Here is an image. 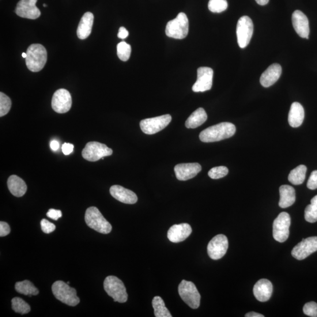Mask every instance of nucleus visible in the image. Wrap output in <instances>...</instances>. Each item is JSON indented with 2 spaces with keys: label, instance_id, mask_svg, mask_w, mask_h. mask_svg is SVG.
I'll list each match as a JSON object with an SVG mask.
<instances>
[{
  "label": "nucleus",
  "instance_id": "nucleus-1",
  "mask_svg": "<svg viewBox=\"0 0 317 317\" xmlns=\"http://www.w3.org/2000/svg\"><path fill=\"white\" fill-rule=\"evenodd\" d=\"M235 124L230 122H221L207 128L200 134L199 138L203 142H214L224 140L235 134Z\"/></svg>",
  "mask_w": 317,
  "mask_h": 317
},
{
  "label": "nucleus",
  "instance_id": "nucleus-2",
  "mask_svg": "<svg viewBox=\"0 0 317 317\" xmlns=\"http://www.w3.org/2000/svg\"><path fill=\"white\" fill-rule=\"evenodd\" d=\"M25 62L29 70L37 73L42 70L47 61V52L43 45L34 44L26 52Z\"/></svg>",
  "mask_w": 317,
  "mask_h": 317
},
{
  "label": "nucleus",
  "instance_id": "nucleus-3",
  "mask_svg": "<svg viewBox=\"0 0 317 317\" xmlns=\"http://www.w3.org/2000/svg\"><path fill=\"white\" fill-rule=\"evenodd\" d=\"M52 291L56 299L69 306H76L80 302L77 291L62 281H56L52 286Z\"/></svg>",
  "mask_w": 317,
  "mask_h": 317
},
{
  "label": "nucleus",
  "instance_id": "nucleus-4",
  "mask_svg": "<svg viewBox=\"0 0 317 317\" xmlns=\"http://www.w3.org/2000/svg\"><path fill=\"white\" fill-rule=\"evenodd\" d=\"M85 220L90 228L100 233L107 235L112 231L111 225L96 207H90L86 210Z\"/></svg>",
  "mask_w": 317,
  "mask_h": 317
},
{
  "label": "nucleus",
  "instance_id": "nucleus-5",
  "mask_svg": "<svg viewBox=\"0 0 317 317\" xmlns=\"http://www.w3.org/2000/svg\"><path fill=\"white\" fill-rule=\"evenodd\" d=\"M166 35L173 39L182 40L188 33V20L186 14L180 13L176 18L168 22L166 26Z\"/></svg>",
  "mask_w": 317,
  "mask_h": 317
},
{
  "label": "nucleus",
  "instance_id": "nucleus-6",
  "mask_svg": "<svg viewBox=\"0 0 317 317\" xmlns=\"http://www.w3.org/2000/svg\"><path fill=\"white\" fill-rule=\"evenodd\" d=\"M105 292L114 299L120 303H126L128 300V294L123 282L115 276H108L104 282Z\"/></svg>",
  "mask_w": 317,
  "mask_h": 317
},
{
  "label": "nucleus",
  "instance_id": "nucleus-7",
  "mask_svg": "<svg viewBox=\"0 0 317 317\" xmlns=\"http://www.w3.org/2000/svg\"><path fill=\"white\" fill-rule=\"evenodd\" d=\"M179 296L185 303L193 309L199 308L201 304V294L194 282L182 280L178 288Z\"/></svg>",
  "mask_w": 317,
  "mask_h": 317
},
{
  "label": "nucleus",
  "instance_id": "nucleus-8",
  "mask_svg": "<svg viewBox=\"0 0 317 317\" xmlns=\"http://www.w3.org/2000/svg\"><path fill=\"white\" fill-rule=\"evenodd\" d=\"M112 149L98 142H90L86 145L82 152V156L90 162H96L106 156L112 155Z\"/></svg>",
  "mask_w": 317,
  "mask_h": 317
},
{
  "label": "nucleus",
  "instance_id": "nucleus-9",
  "mask_svg": "<svg viewBox=\"0 0 317 317\" xmlns=\"http://www.w3.org/2000/svg\"><path fill=\"white\" fill-rule=\"evenodd\" d=\"M253 30V23L250 17L243 16L238 21L236 34L238 44L241 48H246L250 43Z\"/></svg>",
  "mask_w": 317,
  "mask_h": 317
},
{
  "label": "nucleus",
  "instance_id": "nucleus-10",
  "mask_svg": "<svg viewBox=\"0 0 317 317\" xmlns=\"http://www.w3.org/2000/svg\"><path fill=\"white\" fill-rule=\"evenodd\" d=\"M171 120V115L169 114L162 115L142 120L140 122V127L143 133L147 135H153L165 129Z\"/></svg>",
  "mask_w": 317,
  "mask_h": 317
},
{
  "label": "nucleus",
  "instance_id": "nucleus-11",
  "mask_svg": "<svg viewBox=\"0 0 317 317\" xmlns=\"http://www.w3.org/2000/svg\"><path fill=\"white\" fill-rule=\"evenodd\" d=\"M291 218L289 213L282 212L273 222V234L274 239L280 243L284 242L290 235Z\"/></svg>",
  "mask_w": 317,
  "mask_h": 317
},
{
  "label": "nucleus",
  "instance_id": "nucleus-12",
  "mask_svg": "<svg viewBox=\"0 0 317 317\" xmlns=\"http://www.w3.org/2000/svg\"><path fill=\"white\" fill-rule=\"evenodd\" d=\"M228 247L227 237L224 235H218L210 241L207 246V253L211 259H220L226 255Z\"/></svg>",
  "mask_w": 317,
  "mask_h": 317
},
{
  "label": "nucleus",
  "instance_id": "nucleus-13",
  "mask_svg": "<svg viewBox=\"0 0 317 317\" xmlns=\"http://www.w3.org/2000/svg\"><path fill=\"white\" fill-rule=\"evenodd\" d=\"M51 106L55 112L64 114L70 110L72 106V98L69 90L59 89L52 97Z\"/></svg>",
  "mask_w": 317,
  "mask_h": 317
},
{
  "label": "nucleus",
  "instance_id": "nucleus-14",
  "mask_svg": "<svg viewBox=\"0 0 317 317\" xmlns=\"http://www.w3.org/2000/svg\"><path fill=\"white\" fill-rule=\"evenodd\" d=\"M317 251V237H310L303 239L294 247L292 251L293 258L302 260Z\"/></svg>",
  "mask_w": 317,
  "mask_h": 317
},
{
  "label": "nucleus",
  "instance_id": "nucleus-15",
  "mask_svg": "<svg viewBox=\"0 0 317 317\" xmlns=\"http://www.w3.org/2000/svg\"><path fill=\"white\" fill-rule=\"evenodd\" d=\"M197 81L192 87L195 92H203L212 87L213 70L209 67H200L198 71Z\"/></svg>",
  "mask_w": 317,
  "mask_h": 317
},
{
  "label": "nucleus",
  "instance_id": "nucleus-16",
  "mask_svg": "<svg viewBox=\"0 0 317 317\" xmlns=\"http://www.w3.org/2000/svg\"><path fill=\"white\" fill-rule=\"evenodd\" d=\"M38 0H20L17 4L16 13L19 17L36 20L41 16V11L36 6Z\"/></svg>",
  "mask_w": 317,
  "mask_h": 317
},
{
  "label": "nucleus",
  "instance_id": "nucleus-17",
  "mask_svg": "<svg viewBox=\"0 0 317 317\" xmlns=\"http://www.w3.org/2000/svg\"><path fill=\"white\" fill-rule=\"evenodd\" d=\"M174 171L177 179L185 181L194 178L202 171V167L198 163L180 164L175 166Z\"/></svg>",
  "mask_w": 317,
  "mask_h": 317
},
{
  "label": "nucleus",
  "instance_id": "nucleus-18",
  "mask_svg": "<svg viewBox=\"0 0 317 317\" xmlns=\"http://www.w3.org/2000/svg\"><path fill=\"white\" fill-rule=\"evenodd\" d=\"M292 23L295 31L300 37L308 39L309 26L308 18L300 10L294 11L292 15Z\"/></svg>",
  "mask_w": 317,
  "mask_h": 317
},
{
  "label": "nucleus",
  "instance_id": "nucleus-19",
  "mask_svg": "<svg viewBox=\"0 0 317 317\" xmlns=\"http://www.w3.org/2000/svg\"><path fill=\"white\" fill-rule=\"evenodd\" d=\"M192 229L187 224L175 225L168 230V238L172 243L182 242L191 235Z\"/></svg>",
  "mask_w": 317,
  "mask_h": 317
},
{
  "label": "nucleus",
  "instance_id": "nucleus-20",
  "mask_svg": "<svg viewBox=\"0 0 317 317\" xmlns=\"http://www.w3.org/2000/svg\"><path fill=\"white\" fill-rule=\"evenodd\" d=\"M282 69L280 64H273L264 72L260 77V84L264 88H269L276 82L280 78Z\"/></svg>",
  "mask_w": 317,
  "mask_h": 317
},
{
  "label": "nucleus",
  "instance_id": "nucleus-21",
  "mask_svg": "<svg viewBox=\"0 0 317 317\" xmlns=\"http://www.w3.org/2000/svg\"><path fill=\"white\" fill-rule=\"evenodd\" d=\"M110 194L117 201L125 204H135L138 201L137 195L134 192L119 185H114L110 188Z\"/></svg>",
  "mask_w": 317,
  "mask_h": 317
},
{
  "label": "nucleus",
  "instance_id": "nucleus-22",
  "mask_svg": "<svg viewBox=\"0 0 317 317\" xmlns=\"http://www.w3.org/2000/svg\"><path fill=\"white\" fill-rule=\"evenodd\" d=\"M253 293L256 299L266 302L269 300L273 293V285L267 279H261L256 283Z\"/></svg>",
  "mask_w": 317,
  "mask_h": 317
},
{
  "label": "nucleus",
  "instance_id": "nucleus-23",
  "mask_svg": "<svg viewBox=\"0 0 317 317\" xmlns=\"http://www.w3.org/2000/svg\"><path fill=\"white\" fill-rule=\"evenodd\" d=\"M94 17L92 13L86 12L81 19L77 28V36L79 39L85 40L92 31Z\"/></svg>",
  "mask_w": 317,
  "mask_h": 317
},
{
  "label": "nucleus",
  "instance_id": "nucleus-24",
  "mask_svg": "<svg viewBox=\"0 0 317 317\" xmlns=\"http://www.w3.org/2000/svg\"><path fill=\"white\" fill-rule=\"evenodd\" d=\"M304 109L300 103H294L291 106L289 114V123L293 128L301 125L304 119Z\"/></svg>",
  "mask_w": 317,
  "mask_h": 317
},
{
  "label": "nucleus",
  "instance_id": "nucleus-25",
  "mask_svg": "<svg viewBox=\"0 0 317 317\" xmlns=\"http://www.w3.org/2000/svg\"><path fill=\"white\" fill-rule=\"evenodd\" d=\"M7 185L11 194L18 198L24 196L27 190V186L24 181L16 175L9 177Z\"/></svg>",
  "mask_w": 317,
  "mask_h": 317
},
{
  "label": "nucleus",
  "instance_id": "nucleus-26",
  "mask_svg": "<svg viewBox=\"0 0 317 317\" xmlns=\"http://www.w3.org/2000/svg\"><path fill=\"white\" fill-rule=\"evenodd\" d=\"M280 199L279 206L284 209L292 206L296 201V191L289 185H282L280 187Z\"/></svg>",
  "mask_w": 317,
  "mask_h": 317
},
{
  "label": "nucleus",
  "instance_id": "nucleus-27",
  "mask_svg": "<svg viewBox=\"0 0 317 317\" xmlns=\"http://www.w3.org/2000/svg\"><path fill=\"white\" fill-rule=\"evenodd\" d=\"M207 115L206 112L202 108H199L192 113V114L188 117L186 120L185 125L187 128L195 129L198 128L206 121Z\"/></svg>",
  "mask_w": 317,
  "mask_h": 317
},
{
  "label": "nucleus",
  "instance_id": "nucleus-28",
  "mask_svg": "<svg viewBox=\"0 0 317 317\" xmlns=\"http://www.w3.org/2000/svg\"><path fill=\"white\" fill-rule=\"evenodd\" d=\"M15 289H16L18 293L29 297L37 296L39 294V290L36 288V286L31 281L28 280L16 282Z\"/></svg>",
  "mask_w": 317,
  "mask_h": 317
},
{
  "label": "nucleus",
  "instance_id": "nucleus-29",
  "mask_svg": "<svg viewBox=\"0 0 317 317\" xmlns=\"http://www.w3.org/2000/svg\"><path fill=\"white\" fill-rule=\"evenodd\" d=\"M307 167L301 165L290 172L289 175V182L294 185H299L304 182L306 175Z\"/></svg>",
  "mask_w": 317,
  "mask_h": 317
},
{
  "label": "nucleus",
  "instance_id": "nucleus-30",
  "mask_svg": "<svg viewBox=\"0 0 317 317\" xmlns=\"http://www.w3.org/2000/svg\"><path fill=\"white\" fill-rule=\"evenodd\" d=\"M154 316L156 317H172L171 312L166 307L165 302L160 296H156L152 300Z\"/></svg>",
  "mask_w": 317,
  "mask_h": 317
},
{
  "label": "nucleus",
  "instance_id": "nucleus-31",
  "mask_svg": "<svg viewBox=\"0 0 317 317\" xmlns=\"http://www.w3.org/2000/svg\"><path fill=\"white\" fill-rule=\"evenodd\" d=\"M305 220L309 223L317 221V195L311 199V204L305 209Z\"/></svg>",
  "mask_w": 317,
  "mask_h": 317
},
{
  "label": "nucleus",
  "instance_id": "nucleus-32",
  "mask_svg": "<svg viewBox=\"0 0 317 317\" xmlns=\"http://www.w3.org/2000/svg\"><path fill=\"white\" fill-rule=\"evenodd\" d=\"M11 303H12L13 310L17 313H20L22 315L27 314L31 311V307H30L29 304L21 299V298H14L11 300Z\"/></svg>",
  "mask_w": 317,
  "mask_h": 317
},
{
  "label": "nucleus",
  "instance_id": "nucleus-33",
  "mask_svg": "<svg viewBox=\"0 0 317 317\" xmlns=\"http://www.w3.org/2000/svg\"><path fill=\"white\" fill-rule=\"evenodd\" d=\"M131 54V47L130 44L122 41L117 45V55L122 61H128L130 58Z\"/></svg>",
  "mask_w": 317,
  "mask_h": 317
},
{
  "label": "nucleus",
  "instance_id": "nucleus-34",
  "mask_svg": "<svg viewBox=\"0 0 317 317\" xmlns=\"http://www.w3.org/2000/svg\"><path fill=\"white\" fill-rule=\"evenodd\" d=\"M228 3L226 0H210L209 10L212 13H220L228 9Z\"/></svg>",
  "mask_w": 317,
  "mask_h": 317
},
{
  "label": "nucleus",
  "instance_id": "nucleus-35",
  "mask_svg": "<svg viewBox=\"0 0 317 317\" xmlns=\"http://www.w3.org/2000/svg\"><path fill=\"white\" fill-rule=\"evenodd\" d=\"M11 107L10 98L6 94L0 92V116L3 117L8 114Z\"/></svg>",
  "mask_w": 317,
  "mask_h": 317
},
{
  "label": "nucleus",
  "instance_id": "nucleus-36",
  "mask_svg": "<svg viewBox=\"0 0 317 317\" xmlns=\"http://www.w3.org/2000/svg\"><path fill=\"white\" fill-rule=\"evenodd\" d=\"M229 169L225 167H214L211 169L208 173L210 178L218 179L224 177L228 174Z\"/></svg>",
  "mask_w": 317,
  "mask_h": 317
},
{
  "label": "nucleus",
  "instance_id": "nucleus-37",
  "mask_svg": "<svg viewBox=\"0 0 317 317\" xmlns=\"http://www.w3.org/2000/svg\"><path fill=\"white\" fill-rule=\"evenodd\" d=\"M303 312L308 316L317 317V304L314 301L305 304L303 307Z\"/></svg>",
  "mask_w": 317,
  "mask_h": 317
},
{
  "label": "nucleus",
  "instance_id": "nucleus-38",
  "mask_svg": "<svg viewBox=\"0 0 317 317\" xmlns=\"http://www.w3.org/2000/svg\"><path fill=\"white\" fill-rule=\"evenodd\" d=\"M41 227L43 232L46 234H50L55 230V225L46 219H43L41 221Z\"/></svg>",
  "mask_w": 317,
  "mask_h": 317
},
{
  "label": "nucleus",
  "instance_id": "nucleus-39",
  "mask_svg": "<svg viewBox=\"0 0 317 317\" xmlns=\"http://www.w3.org/2000/svg\"><path fill=\"white\" fill-rule=\"evenodd\" d=\"M307 187L311 190L317 188V171H313L308 180Z\"/></svg>",
  "mask_w": 317,
  "mask_h": 317
},
{
  "label": "nucleus",
  "instance_id": "nucleus-40",
  "mask_svg": "<svg viewBox=\"0 0 317 317\" xmlns=\"http://www.w3.org/2000/svg\"><path fill=\"white\" fill-rule=\"evenodd\" d=\"M47 216L52 220H58L59 218L62 217V212L61 211L59 210L51 209L48 210Z\"/></svg>",
  "mask_w": 317,
  "mask_h": 317
},
{
  "label": "nucleus",
  "instance_id": "nucleus-41",
  "mask_svg": "<svg viewBox=\"0 0 317 317\" xmlns=\"http://www.w3.org/2000/svg\"><path fill=\"white\" fill-rule=\"evenodd\" d=\"M11 232L10 226L6 222H0V236L5 237L9 235Z\"/></svg>",
  "mask_w": 317,
  "mask_h": 317
},
{
  "label": "nucleus",
  "instance_id": "nucleus-42",
  "mask_svg": "<svg viewBox=\"0 0 317 317\" xmlns=\"http://www.w3.org/2000/svg\"><path fill=\"white\" fill-rule=\"evenodd\" d=\"M74 146L71 143H64L62 146V150L65 155H69L73 152Z\"/></svg>",
  "mask_w": 317,
  "mask_h": 317
},
{
  "label": "nucleus",
  "instance_id": "nucleus-43",
  "mask_svg": "<svg viewBox=\"0 0 317 317\" xmlns=\"http://www.w3.org/2000/svg\"><path fill=\"white\" fill-rule=\"evenodd\" d=\"M129 36V32H128V30L122 26L119 29V33L118 34V37L119 39L124 40L126 38Z\"/></svg>",
  "mask_w": 317,
  "mask_h": 317
},
{
  "label": "nucleus",
  "instance_id": "nucleus-44",
  "mask_svg": "<svg viewBox=\"0 0 317 317\" xmlns=\"http://www.w3.org/2000/svg\"><path fill=\"white\" fill-rule=\"evenodd\" d=\"M50 147L52 150L56 151L59 148V143L57 141L53 140L50 143Z\"/></svg>",
  "mask_w": 317,
  "mask_h": 317
},
{
  "label": "nucleus",
  "instance_id": "nucleus-45",
  "mask_svg": "<svg viewBox=\"0 0 317 317\" xmlns=\"http://www.w3.org/2000/svg\"><path fill=\"white\" fill-rule=\"evenodd\" d=\"M246 317H264V316L262 314H259V313H257L255 312H250L247 313L246 315H245Z\"/></svg>",
  "mask_w": 317,
  "mask_h": 317
},
{
  "label": "nucleus",
  "instance_id": "nucleus-46",
  "mask_svg": "<svg viewBox=\"0 0 317 317\" xmlns=\"http://www.w3.org/2000/svg\"><path fill=\"white\" fill-rule=\"evenodd\" d=\"M257 3L260 6H265L269 2V0H256Z\"/></svg>",
  "mask_w": 317,
  "mask_h": 317
},
{
  "label": "nucleus",
  "instance_id": "nucleus-47",
  "mask_svg": "<svg viewBox=\"0 0 317 317\" xmlns=\"http://www.w3.org/2000/svg\"><path fill=\"white\" fill-rule=\"evenodd\" d=\"M22 57L26 58V54L25 52L22 53Z\"/></svg>",
  "mask_w": 317,
  "mask_h": 317
},
{
  "label": "nucleus",
  "instance_id": "nucleus-48",
  "mask_svg": "<svg viewBox=\"0 0 317 317\" xmlns=\"http://www.w3.org/2000/svg\"><path fill=\"white\" fill-rule=\"evenodd\" d=\"M43 6L45 7H47V5H45V4H44Z\"/></svg>",
  "mask_w": 317,
  "mask_h": 317
},
{
  "label": "nucleus",
  "instance_id": "nucleus-49",
  "mask_svg": "<svg viewBox=\"0 0 317 317\" xmlns=\"http://www.w3.org/2000/svg\"><path fill=\"white\" fill-rule=\"evenodd\" d=\"M68 284H70V282H67Z\"/></svg>",
  "mask_w": 317,
  "mask_h": 317
}]
</instances>
